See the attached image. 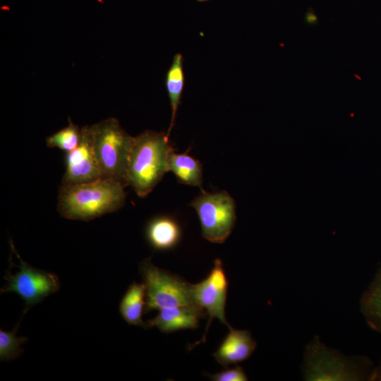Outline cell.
Instances as JSON below:
<instances>
[{"label": "cell", "instance_id": "obj_1", "mask_svg": "<svg viewBox=\"0 0 381 381\" xmlns=\"http://www.w3.org/2000/svg\"><path fill=\"white\" fill-rule=\"evenodd\" d=\"M125 186L119 181L106 178L76 184H61L58 211L64 218L81 221L114 212L125 203Z\"/></svg>", "mask_w": 381, "mask_h": 381}, {"label": "cell", "instance_id": "obj_2", "mask_svg": "<svg viewBox=\"0 0 381 381\" xmlns=\"http://www.w3.org/2000/svg\"><path fill=\"white\" fill-rule=\"evenodd\" d=\"M172 147L169 135L145 131L134 137L126 170V182L140 197L147 196L168 172Z\"/></svg>", "mask_w": 381, "mask_h": 381}, {"label": "cell", "instance_id": "obj_3", "mask_svg": "<svg viewBox=\"0 0 381 381\" xmlns=\"http://www.w3.org/2000/svg\"><path fill=\"white\" fill-rule=\"evenodd\" d=\"M375 368L365 356H346L315 337L306 346L303 379L314 381L372 380Z\"/></svg>", "mask_w": 381, "mask_h": 381}, {"label": "cell", "instance_id": "obj_4", "mask_svg": "<svg viewBox=\"0 0 381 381\" xmlns=\"http://www.w3.org/2000/svg\"><path fill=\"white\" fill-rule=\"evenodd\" d=\"M92 144L102 178L123 183L134 137L127 133L114 117L89 126Z\"/></svg>", "mask_w": 381, "mask_h": 381}, {"label": "cell", "instance_id": "obj_5", "mask_svg": "<svg viewBox=\"0 0 381 381\" xmlns=\"http://www.w3.org/2000/svg\"><path fill=\"white\" fill-rule=\"evenodd\" d=\"M140 273L145 288V312L163 308L195 305L190 294V284L179 276L160 269L145 259Z\"/></svg>", "mask_w": 381, "mask_h": 381}, {"label": "cell", "instance_id": "obj_6", "mask_svg": "<svg viewBox=\"0 0 381 381\" xmlns=\"http://www.w3.org/2000/svg\"><path fill=\"white\" fill-rule=\"evenodd\" d=\"M190 206L198 216L203 238L212 243H222L234 228L236 203L225 190L202 193L195 198Z\"/></svg>", "mask_w": 381, "mask_h": 381}, {"label": "cell", "instance_id": "obj_7", "mask_svg": "<svg viewBox=\"0 0 381 381\" xmlns=\"http://www.w3.org/2000/svg\"><path fill=\"white\" fill-rule=\"evenodd\" d=\"M10 244L13 252L19 260V270L13 274L10 271L6 272L4 279L7 283L1 289V293L14 292L19 295L25 301V314L32 306L57 292L60 288V282L55 274L35 268L23 260L11 240Z\"/></svg>", "mask_w": 381, "mask_h": 381}, {"label": "cell", "instance_id": "obj_8", "mask_svg": "<svg viewBox=\"0 0 381 381\" xmlns=\"http://www.w3.org/2000/svg\"><path fill=\"white\" fill-rule=\"evenodd\" d=\"M229 282L222 262L217 258L213 267L205 279L197 284H190V294L193 303L208 316V329L211 321L216 318L230 327L225 317V306Z\"/></svg>", "mask_w": 381, "mask_h": 381}, {"label": "cell", "instance_id": "obj_9", "mask_svg": "<svg viewBox=\"0 0 381 381\" xmlns=\"http://www.w3.org/2000/svg\"><path fill=\"white\" fill-rule=\"evenodd\" d=\"M66 170L61 184L85 183L102 178L96 159L89 126L81 128V139L78 146L66 155Z\"/></svg>", "mask_w": 381, "mask_h": 381}, {"label": "cell", "instance_id": "obj_10", "mask_svg": "<svg viewBox=\"0 0 381 381\" xmlns=\"http://www.w3.org/2000/svg\"><path fill=\"white\" fill-rule=\"evenodd\" d=\"M205 313L195 305L163 308L151 320L150 327H156L163 333H171L182 329H195Z\"/></svg>", "mask_w": 381, "mask_h": 381}, {"label": "cell", "instance_id": "obj_11", "mask_svg": "<svg viewBox=\"0 0 381 381\" xmlns=\"http://www.w3.org/2000/svg\"><path fill=\"white\" fill-rule=\"evenodd\" d=\"M229 332L220 343L213 356L220 365L227 367L247 360L257 344L248 330L229 327Z\"/></svg>", "mask_w": 381, "mask_h": 381}, {"label": "cell", "instance_id": "obj_12", "mask_svg": "<svg viewBox=\"0 0 381 381\" xmlns=\"http://www.w3.org/2000/svg\"><path fill=\"white\" fill-rule=\"evenodd\" d=\"M146 238L156 250H169L176 247L181 238V229L173 217L161 215L150 219L145 229Z\"/></svg>", "mask_w": 381, "mask_h": 381}, {"label": "cell", "instance_id": "obj_13", "mask_svg": "<svg viewBox=\"0 0 381 381\" xmlns=\"http://www.w3.org/2000/svg\"><path fill=\"white\" fill-rule=\"evenodd\" d=\"M145 288L143 283L133 282L128 287L119 303V313L129 325L150 328L142 319L145 310Z\"/></svg>", "mask_w": 381, "mask_h": 381}, {"label": "cell", "instance_id": "obj_14", "mask_svg": "<svg viewBox=\"0 0 381 381\" xmlns=\"http://www.w3.org/2000/svg\"><path fill=\"white\" fill-rule=\"evenodd\" d=\"M168 171L173 172L181 183L202 187V165L188 151L176 153L172 149L168 157Z\"/></svg>", "mask_w": 381, "mask_h": 381}, {"label": "cell", "instance_id": "obj_15", "mask_svg": "<svg viewBox=\"0 0 381 381\" xmlns=\"http://www.w3.org/2000/svg\"><path fill=\"white\" fill-rule=\"evenodd\" d=\"M360 307L369 327L381 334V268L363 292Z\"/></svg>", "mask_w": 381, "mask_h": 381}, {"label": "cell", "instance_id": "obj_16", "mask_svg": "<svg viewBox=\"0 0 381 381\" xmlns=\"http://www.w3.org/2000/svg\"><path fill=\"white\" fill-rule=\"evenodd\" d=\"M185 84L183 57L181 53L174 55L165 78V85L171 108V118L168 133L169 135L174 128L176 111L181 103Z\"/></svg>", "mask_w": 381, "mask_h": 381}, {"label": "cell", "instance_id": "obj_17", "mask_svg": "<svg viewBox=\"0 0 381 381\" xmlns=\"http://www.w3.org/2000/svg\"><path fill=\"white\" fill-rule=\"evenodd\" d=\"M81 139V128L74 124L68 118V125L47 138V145L49 147H56L66 153L75 150Z\"/></svg>", "mask_w": 381, "mask_h": 381}, {"label": "cell", "instance_id": "obj_18", "mask_svg": "<svg viewBox=\"0 0 381 381\" xmlns=\"http://www.w3.org/2000/svg\"><path fill=\"white\" fill-rule=\"evenodd\" d=\"M20 322L12 331L0 329V360L10 361L18 357L23 351L21 345L28 341L24 337H18L16 332Z\"/></svg>", "mask_w": 381, "mask_h": 381}, {"label": "cell", "instance_id": "obj_19", "mask_svg": "<svg viewBox=\"0 0 381 381\" xmlns=\"http://www.w3.org/2000/svg\"><path fill=\"white\" fill-rule=\"evenodd\" d=\"M207 376L213 381H246L248 377L243 369L236 365L233 368L221 370L214 374H207Z\"/></svg>", "mask_w": 381, "mask_h": 381}, {"label": "cell", "instance_id": "obj_20", "mask_svg": "<svg viewBox=\"0 0 381 381\" xmlns=\"http://www.w3.org/2000/svg\"><path fill=\"white\" fill-rule=\"evenodd\" d=\"M372 380L381 381V361L380 365L374 369Z\"/></svg>", "mask_w": 381, "mask_h": 381}, {"label": "cell", "instance_id": "obj_21", "mask_svg": "<svg viewBox=\"0 0 381 381\" xmlns=\"http://www.w3.org/2000/svg\"><path fill=\"white\" fill-rule=\"evenodd\" d=\"M210 0H197L198 2H205V1H208Z\"/></svg>", "mask_w": 381, "mask_h": 381}]
</instances>
